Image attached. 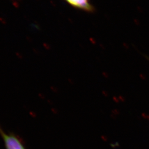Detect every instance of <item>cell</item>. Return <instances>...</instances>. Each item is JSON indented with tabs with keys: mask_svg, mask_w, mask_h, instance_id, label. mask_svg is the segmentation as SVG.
I'll return each mask as SVG.
<instances>
[{
	"mask_svg": "<svg viewBox=\"0 0 149 149\" xmlns=\"http://www.w3.org/2000/svg\"><path fill=\"white\" fill-rule=\"evenodd\" d=\"M0 135L6 149H26L20 138L13 133H6L0 125Z\"/></svg>",
	"mask_w": 149,
	"mask_h": 149,
	"instance_id": "6da1fadb",
	"label": "cell"
},
{
	"mask_svg": "<svg viewBox=\"0 0 149 149\" xmlns=\"http://www.w3.org/2000/svg\"><path fill=\"white\" fill-rule=\"evenodd\" d=\"M75 8L88 13H93L95 7L91 4L90 0H64Z\"/></svg>",
	"mask_w": 149,
	"mask_h": 149,
	"instance_id": "7a4b0ae2",
	"label": "cell"
}]
</instances>
